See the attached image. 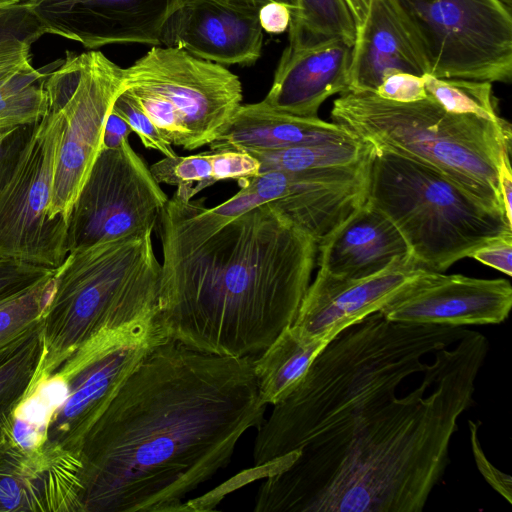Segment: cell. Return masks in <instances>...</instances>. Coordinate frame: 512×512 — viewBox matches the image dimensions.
<instances>
[{
	"instance_id": "cell-1",
	"label": "cell",
	"mask_w": 512,
	"mask_h": 512,
	"mask_svg": "<svg viewBox=\"0 0 512 512\" xmlns=\"http://www.w3.org/2000/svg\"><path fill=\"white\" fill-rule=\"evenodd\" d=\"M255 358L151 348L80 442L82 512L180 511L264 420Z\"/></svg>"
},
{
	"instance_id": "cell-2",
	"label": "cell",
	"mask_w": 512,
	"mask_h": 512,
	"mask_svg": "<svg viewBox=\"0 0 512 512\" xmlns=\"http://www.w3.org/2000/svg\"><path fill=\"white\" fill-rule=\"evenodd\" d=\"M488 339L468 329L434 352L419 386L337 442L291 456L266 476L255 512H422L449 464L459 416L473 403Z\"/></svg>"
},
{
	"instance_id": "cell-3",
	"label": "cell",
	"mask_w": 512,
	"mask_h": 512,
	"mask_svg": "<svg viewBox=\"0 0 512 512\" xmlns=\"http://www.w3.org/2000/svg\"><path fill=\"white\" fill-rule=\"evenodd\" d=\"M317 246L277 207L264 203L192 249H162L155 322L166 339L192 350L257 357L293 324Z\"/></svg>"
},
{
	"instance_id": "cell-4",
	"label": "cell",
	"mask_w": 512,
	"mask_h": 512,
	"mask_svg": "<svg viewBox=\"0 0 512 512\" xmlns=\"http://www.w3.org/2000/svg\"><path fill=\"white\" fill-rule=\"evenodd\" d=\"M463 326L394 322L377 311L332 338L257 428L254 470L265 476L295 453L323 445L353 420L393 399L423 358L450 346Z\"/></svg>"
},
{
	"instance_id": "cell-5",
	"label": "cell",
	"mask_w": 512,
	"mask_h": 512,
	"mask_svg": "<svg viewBox=\"0 0 512 512\" xmlns=\"http://www.w3.org/2000/svg\"><path fill=\"white\" fill-rule=\"evenodd\" d=\"M152 230L70 251L43 308V352L28 398L98 337L155 320L161 263Z\"/></svg>"
},
{
	"instance_id": "cell-6",
	"label": "cell",
	"mask_w": 512,
	"mask_h": 512,
	"mask_svg": "<svg viewBox=\"0 0 512 512\" xmlns=\"http://www.w3.org/2000/svg\"><path fill=\"white\" fill-rule=\"evenodd\" d=\"M331 120L375 150L434 168L489 209L505 215L498 166L501 157L511 152L507 120L451 113L429 95L402 103L356 90L334 100Z\"/></svg>"
},
{
	"instance_id": "cell-7",
	"label": "cell",
	"mask_w": 512,
	"mask_h": 512,
	"mask_svg": "<svg viewBox=\"0 0 512 512\" xmlns=\"http://www.w3.org/2000/svg\"><path fill=\"white\" fill-rule=\"evenodd\" d=\"M366 201L396 226L415 263L430 271L443 273L489 240L512 232L504 214L439 171L374 148Z\"/></svg>"
},
{
	"instance_id": "cell-8",
	"label": "cell",
	"mask_w": 512,
	"mask_h": 512,
	"mask_svg": "<svg viewBox=\"0 0 512 512\" xmlns=\"http://www.w3.org/2000/svg\"><path fill=\"white\" fill-rule=\"evenodd\" d=\"M121 91L137 102L171 145L184 150L217 139L243 100L239 77L225 66L160 45L123 68Z\"/></svg>"
},
{
	"instance_id": "cell-9",
	"label": "cell",
	"mask_w": 512,
	"mask_h": 512,
	"mask_svg": "<svg viewBox=\"0 0 512 512\" xmlns=\"http://www.w3.org/2000/svg\"><path fill=\"white\" fill-rule=\"evenodd\" d=\"M45 91L43 117L0 179V258L56 269L68 255L67 225L49 219L48 208L64 121L57 97Z\"/></svg>"
},
{
	"instance_id": "cell-10",
	"label": "cell",
	"mask_w": 512,
	"mask_h": 512,
	"mask_svg": "<svg viewBox=\"0 0 512 512\" xmlns=\"http://www.w3.org/2000/svg\"><path fill=\"white\" fill-rule=\"evenodd\" d=\"M123 68L101 51L66 52L45 79L58 99L64 128L48 217L66 225L72 207L103 148V134L121 91Z\"/></svg>"
},
{
	"instance_id": "cell-11",
	"label": "cell",
	"mask_w": 512,
	"mask_h": 512,
	"mask_svg": "<svg viewBox=\"0 0 512 512\" xmlns=\"http://www.w3.org/2000/svg\"><path fill=\"white\" fill-rule=\"evenodd\" d=\"M438 78L509 83L512 17L498 0H393Z\"/></svg>"
},
{
	"instance_id": "cell-12",
	"label": "cell",
	"mask_w": 512,
	"mask_h": 512,
	"mask_svg": "<svg viewBox=\"0 0 512 512\" xmlns=\"http://www.w3.org/2000/svg\"><path fill=\"white\" fill-rule=\"evenodd\" d=\"M166 340L155 320L98 337L49 381L62 382L59 402L46 414L41 446L77 455L85 433L151 348ZM48 381V382H49Z\"/></svg>"
},
{
	"instance_id": "cell-13",
	"label": "cell",
	"mask_w": 512,
	"mask_h": 512,
	"mask_svg": "<svg viewBox=\"0 0 512 512\" xmlns=\"http://www.w3.org/2000/svg\"><path fill=\"white\" fill-rule=\"evenodd\" d=\"M169 198L129 144L103 147L67 222L68 253L146 230H156Z\"/></svg>"
},
{
	"instance_id": "cell-14",
	"label": "cell",
	"mask_w": 512,
	"mask_h": 512,
	"mask_svg": "<svg viewBox=\"0 0 512 512\" xmlns=\"http://www.w3.org/2000/svg\"><path fill=\"white\" fill-rule=\"evenodd\" d=\"M188 0H23L46 34L96 50L109 44L160 45L163 25Z\"/></svg>"
},
{
	"instance_id": "cell-15",
	"label": "cell",
	"mask_w": 512,
	"mask_h": 512,
	"mask_svg": "<svg viewBox=\"0 0 512 512\" xmlns=\"http://www.w3.org/2000/svg\"><path fill=\"white\" fill-rule=\"evenodd\" d=\"M512 307L506 279H480L424 270L380 312L394 322L449 326L504 322Z\"/></svg>"
},
{
	"instance_id": "cell-16",
	"label": "cell",
	"mask_w": 512,
	"mask_h": 512,
	"mask_svg": "<svg viewBox=\"0 0 512 512\" xmlns=\"http://www.w3.org/2000/svg\"><path fill=\"white\" fill-rule=\"evenodd\" d=\"M424 270L407 258L361 279H342L318 271L291 327L306 340L330 341L345 328L380 311Z\"/></svg>"
},
{
	"instance_id": "cell-17",
	"label": "cell",
	"mask_w": 512,
	"mask_h": 512,
	"mask_svg": "<svg viewBox=\"0 0 512 512\" xmlns=\"http://www.w3.org/2000/svg\"><path fill=\"white\" fill-rule=\"evenodd\" d=\"M288 38L262 101L282 113L318 117L326 99L349 90L353 46L339 37L314 39L289 32Z\"/></svg>"
},
{
	"instance_id": "cell-18",
	"label": "cell",
	"mask_w": 512,
	"mask_h": 512,
	"mask_svg": "<svg viewBox=\"0 0 512 512\" xmlns=\"http://www.w3.org/2000/svg\"><path fill=\"white\" fill-rule=\"evenodd\" d=\"M262 31L258 12L224 0H188L163 25L160 45L223 66H248L261 56Z\"/></svg>"
},
{
	"instance_id": "cell-19",
	"label": "cell",
	"mask_w": 512,
	"mask_h": 512,
	"mask_svg": "<svg viewBox=\"0 0 512 512\" xmlns=\"http://www.w3.org/2000/svg\"><path fill=\"white\" fill-rule=\"evenodd\" d=\"M398 72L423 77L429 74L427 58L395 2L372 0L352 47L349 90L374 92L387 76Z\"/></svg>"
},
{
	"instance_id": "cell-20",
	"label": "cell",
	"mask_w": 512,
	"mask_h": 512,
	"mask_svg": "<svg viewBox=\"0 0 512 512\" xmlns=\"http://www.w3.org/2000/svg\"><path fill=\"white\" fill-rule=\"evenodd\" d=\"M317 251L318 271L342 279L369 277L412 258L396 226L367 201L322 239Z\"/></svg>"
},
{
	"instance_id": "cell-21",
	"label": "cell",
	"mask_w": 512,
	"mask_h": 512,
	"mask_svg": "<svg viewBox=\"0 0 512 512\" xmlns=\"http://www.w3.org/2000/svg\"><path fill=\"white\" fill-rule=\"evenodd\" d=\"M354 140L357 138L353 134L334 122L282 113L260 101L242 104L227 129L209 148L249 152Z\"/></svg>"
},
{
	"instance_id": "cell-22",
	"label": "cell",
	"mask_w": 512,
	"mask_h": 512,
	"mask_svg": "<svg viewBox=\"0 0 512 512\" xmlns=\"http://www.w3.org/2000/svg\"><path fill=\"white\" fill-rule=\"evenodd\" d=\"M159 184L176 186V195L191 200L203 189L221 180H237L260 171L259 161L242 151H207L189 156L163 157L150 166Z\"/></svg>"
},
{
	"instance_id": "cell-23",
	"label": "cell",
	"mask_w": 512,
	"mask_h": 512,
	"mask_svg": "<svg viewBox=\"0 0 512 512\" xmlns=\"http://www.w3.org/2000/svg\"><path fill=\"white\" fill-rule=\"evenodd\" d=\"M329 341H309L291 326L254 359L260 395L268 405L282 400L298 383Z\"/></svg>"
},
{
	"instance_id": "cell-24",
	"label": "cell",
	"mask_w": 512,
	"mask_h": 512,
	"mask_svg": "<svg viewBox=\"0 0 512 512\" xmlns=\"http://www.w3.org/2000/svg\"><path fill=\"white\" fill-rule=\"evenodd\" d=\"M372 150L371 145L357 139L348 142L297 145L277 150H252L248 153L259 161V172H296L354 165L367 159Z\"/></svg>"
},
{
	"instance_id": "cell-25",
	"label": "cell",
	"mask_w": 512,
	"mask_h": 512,
	"mask_svg": "<svg viewBox=\"0 0 512 512\" xmlns=\"http://www.w3.org/2000/svg\"><path fill=\"white\" fill-rule=\"evenodd\" d=\"M57 63V62H56ZM55 65L20 69L0 81V139L37 123L47 107L45 79Z\"/></svg>"
},
{
	"instance_id": "cell-26",
	"label": "cell",
	"mask_w": 512,
	"mask_h": 512,
	"mask_svg": "<svg viewBox=\"0 0 512 512\" xmlns=\"http://www.w3.org/2000/svg\"><path fill=\"white\" fill-rule=\"evenodd\" d=\"M43 352L41 321L22 338L0 365V425H13L15 413L27 399Z\"/></svg>"
},
{
	"instance_id": "cell-27",
	"label": "cell",
	"mask_w": 512,
	"mask_h": 512,
	"mask_svg": "<svg viewBox=\"0 0 512 512\" xmlns=\"http://www.w3.org/2000/svg\"><path fill=\"white\" fill-rule=\"evenodd\" d=\"M44 34L23 0H0V81L32 66L31 46Z\"/></svg>"
},
{
	"instance_id": "cell-28",
	"label": "cell",
	"mask_w": 512,
	"mask_h": 512,
	"mask_svg": "<svg viewBox=\"0 0 512 512\" xmlns=\"http://www.w3.org/2000/svg\"><path fill=\"white\" fill-rule=\"evenodd\" d=\"M288 31L307 38L339 37L351 46L357 36L354 15L346 0H297Z\"/></svg>"
},
{
	"instance_id": "cell-29",
	"label": "cell",
	"mask_w": 512,
	"mask_h": 512,
	"mask_svg": "<svg viewBox=\"0 0 512 512\" xmlns=\"http://www.w3.org/2000/svg\"><path fill=\"white\" fill-rule=\"evenodd\" d=\"M426 91L445 110L500 121L492 84L486 81L423 76Z\"/></svg>"
},
{
	"instance_id": "cell-30",
	"label": "cell",
	"mask_w": 512,
	"mask_h": 512,
	"mask_svg": "<svg viewBox=\"0 0 512 512\" xmlns=\"http://www.w3.org/2000/svg\"><path fill=\"white\" fill-rule=\"evenodd\" d=\"M54 273L0 307V347L22 336L40 320Z\"/></svg>"
},
{
	"instance_id": "cell-31",
	"label": "cell",
	"mask_w": 512,
	"mask_h": 512,
	"mask_svg": "<svg viewBox=\"0 0 512 512\" xmlns=\"http://www.w3.org/2000/svg\"><path fill=\"white\" fill-rule=\"evenodd\" d=\"M112 110L122 117L137 134L145 148L156 150L164 157L176 155L172 145L164 138L160 130L137 104L126 93L120 91L116 97Z\"/></svg>"
},
{
	"instance_id": "cell-32",
	"label": "cell",
	"mask_w": 512,
	"mask_h": 512,
	"mask_svg": "<svg viewBox=\"0 0 512 512\" xmlns=\"http://www.w3.org/2000/svg\"><path fill=\"white\" fill-rule=\"evenodd\" d=\"M55 269L0 258V307L26 293Z\"/></svg>"
},
{
	"instance_id": "cell-33",
	"label": "cell",
	"mask_w": 512,
	"mask_h": 512,
	"mask_svg": "<svg viewBox=\"0 0 512 512\" xmlns=\"http://www.w3.org/2000/svg\"><path fill=\"white\" fill-rule=\"evenodd\" d=\"M374 93L382 98L402 103L428 97L423 77L404 72L387 76Z\"/></svg>"
},
{
	"instance_id": "cell-34",
	"label": "cell",
	"mask_w": 512,
	"mask_h": 512,
	"mask_svg": "<svg viewBox=\"0 0 512 512\" xmlns=\"http://www.w3.org/2000/svg\"><path fill=\"white\" fill-rule=\"evenodd\" d=\"M468 427L470 431V441L472 445V452L474 455L475 463L486 480V482L502 497H504L509 504L512 503V478L510 475L505 474L494 467L486 457L479 440L478 427L479 425L471 420H468Z\"/></svg>"
},
{
	"instance_id": "cell-35",
	"label": "cell",
	"mask_w": 512,
	"mask_h": 512,
	"mask_svg": "<svg viewBox=\"0 0 512 512\" xmlns=\"http://www.w3.org/2000/svg\"><path fill=\"white\" fill-rule=\"evenodd\" d=\"M469 257L492 267L507 276L512 275V232L501 234L480 247Z\"/></svg>"
},
{
	"instance_id": "cell-36",
	"label": "cell",
	"mask_w": 512,
	"mask_h": 512,
	"mask_svg": "<svg viewBox=\"0 0 512 512\" xmlns=\"http://www.w3.org/2000/svg\"><path fill=\"white\" fill-rule=\"evenodd\" d=\"M262 30L269 34H281L289 28L291 9L279 2H269L258 11Z\"/></svg>"
},
{
	"instance_id": "cell-37",
	"label": "cell",
	"mask_w": 512,
	"mask_h": 512,
	"mask_svg": "<svg viewBox=\"0 0 512 512\" xmlns=\"http://www.w3.org/2000/svg\"><path fill=\"white\" fill-rule=\"evenodd\" d=\"M132 132L130 125L111 109L104 128L103 147L116 148L122 145L128 141Z\"/></svg>"
},
{
	"instance_id": "cell-38",
	"label": "cell",
	"mask_w": 512,
	"mask_h": 512,
	"mask_svg": "<svg viewBox=\"0 0 512 512\" xmlns=\"http://www.w3.org/2000/svg\"><path fill=\"white\" fill-rule=\"evenodd\" d=\"M498 188L507 221L512 225V172L510 153L501 157L498 166Z\"/></svg>"
},
{
	"instance_id": "cell-39",
	"label": "cell",
	"mask_w": 512,
	"mask_h": 512,
	"mask_svg": "<svg viewBox=\"0 0 512 512\" xmlns=\"http://www.w3.org/2000/svg\"><path fill=\"white\" fill-rule=\"evenodd\" d=\"M234 6L258 12L262 6L269 2H279L287 5L291 9V15L298 9L297 0H224Z\"/></svg>"
},
{
	"instance_id": "cell-40",
	"label": "cell",
	"mask_w": 512,
	"mask_h": 512,
	"mask_svg": "<svg viewBox=\"0 0 512 512\" xmlns=\"http://www.w3.org/2000/svg\"><path fill=\"white\" fill-rule=\"evenodd\" d=\"M357 25V29L363 24L372 0H346Z\"/></svg>"
},
{
	"instance_id": "cell-41",
	"label": "cell",
	"mask_w": 512,
	"mask_h": 512,
	"mask_svg": "<svg viewBox=\"0 0 512 512\" xmlns=\"http://www.w3.org/2000/svg\"><path fill=\"white\" fill-rule=\"evenodd\" d=\"M13 435V425H0V451L5 442Z\"/></svg>"
},
{
	"instance_id": "cell-42",
	"label": "cell",
	"mask_w": 512,
	"mask_h": 512,
	"mask_svg": "<svg viewBox=\"0 0 512 512\" xmlns=\"http://www.w3.org/2000/svg\"><path fill=\"white\" fill-rule=\"evenodd\" d=\"M507 10L511 12L512 0H498Z\"/></svg>"
}]
</instances>
